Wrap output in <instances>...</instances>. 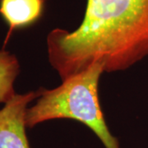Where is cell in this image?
<instances>
[{
	"label": "cell",
	"mask_w": 148,
	"mask_h": 148,
	"mask_svg": "<svg viewBox=\"0 0 148 148\" xmlns=\"http://www.w3.org/2000/svg\"><path fill=\"white\" fill-rule=\"evenodd\" d=\"M21 66L14 53L0 49V104H6L16 95L14 84Z\"/></svg>",
	"instance_id": "obj_5"
},
{
	"label": "cell",
	"mask_w": 148,
	"mask_h": 148,
	"mask_svg": "<svg viewBox=\"0 0 148 148\" xmlns=\"http://www.w3.org/2000/svg\"><path fill=\"white\" fill-rule=\"evenodd\" d=\"M45 0H0V15L8 26L6 45L12 32L32 26L42 16Z\"/></svg>",
	"instance_id": "obj_4"
},
{
	"label": "cell",
	"mask_w": 148,
	"mask_h": 148,
	"mask_svg": "<svg viewBox=\"0 0 148 148\" xmlns=\"http://www.w3.org/2000/svg\"><path fill=\"white\" fill-rule=\"evenodd\" d=\"M46 45L62 81L95 64L105 73L127 70L148 56V0H87L79 27L53 29Z\"/></svg>",
	"instance_id": "obj_1"
},
{
	"label": "cell",
	"mask_w": 148,
	"mask_h": 148,
	"mask_svg": "<svg viewBox=\"0 0 148 148\" xmlns=\"http://www.w3.org/2000/svg\"><path fill=\"white\" fill-rule=\"evenodd\" d=\"M103 73L102 64H93L62 81L58 87L51 90L40 88L36 102L28 107L26 113L27 127L32 128L53 119H73L89 127L105 148H120L119 140L107 126L101 110L98 90Z\"/></svg>",
	"instance_id": "obj_2"
},
{
	"label": "cell",
	"mask_w": 148,
	"mask_h": 148,
	"mask_svg": "<svg viewBox=\"0 0 148 148\" xmlns=\"http://www.w3.org/2000/svg\"><path fill=\"white\" fill-rule=\"evenodd\" d=\"M40 94V88L16 94L0 110V148H31L26 132V113L29 104Z\"/></svg>",
	"instance_id": "obj_3"
}]
</instances>
